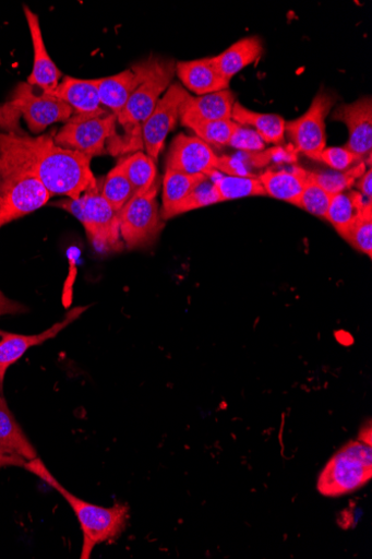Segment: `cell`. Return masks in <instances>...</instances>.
Instances as JSON below:
<instances>
[{"label":"cell","instance_id":"obj_19","mask_svg":"<svg viewBox=\"0 0 372 559\" xmlns=\"http://www.w3.org/2000/svg\"><path fill=\"white\" fill-rule=\"evenodd\" d=\"M64 100L74 116H87L106 110L101 107L95 80L65 76L59 86L49 92Z\"/></svg>","mask_w":372,"mask_h":559},{"label":"cell","instance_id":"obj_17","mask_svg":"<svg viewBox=\"0 0 372 559\" xmlns=\"http://www.w3.org/2000/svg\"><path fill=\"white\" fill-rule=\"evenodd\" d=\"M141 81L139 63L119 74L95 79L100 105L117 118L124 110L132 93Z\"/></svg>","mask_w":372,"mask_h":559},{"label":"cell","instance_id":"obj_35","mask_svg":"<svg viewBox=\"0 0 372 559\" xmlns=\"http://www.w3.org/2000/svg\"><path fill=\"white\" fill-rule=\"evenodd\" d=\"M228 146L241 152H261L265 143L255 131L238 124Z\"/></svg>","mask_w":372,"mask_h":559},{"label":"cell","instance_id":"obj_30","mask_svg":"<svg viewBox=\"0 0 372 559\" xmlns=\"http://www.w3.org/2000/svg\"><path fill=\"white\" fill-rule=\"evenodd\" d=\"M223 202L220 194L211 178L206 177L201 181L194 190L175 207L166 217L167 219L190 213L195 210H201L216 203Z\"/></svg>","mask_w":372,"mask_h":559},{"label":"cell","instance_id":"obj_40","mask_svg":"<svg viewBox=\"0 0 372 559\" xmlns=\"http://www.w3.org/2000/svg\"><path fill=\"white\" fill-rule=\"evenodd\" d=\"M358 192L361 193L365 199L372 201V171L371 168H369L368 171H364V174L357 179V181L353 185Z\"/></svg>","mask_w":372,"mask_h":559},{"label":"cell","instance_id":"obj_6","mask_svg":"<svg viewBox=\"0 0 372 559\" xmlns=\"http://www.w3.org/2000/svg\"><path fill=\"white\" fill-rule=\"evenodd\" d=\"M372 477V449L360 440L343 447L319 476L316 488L326 497H339L365 486Z\"/></svg>","mask_w":372,"mask_h":559},{"label":"cell","instance_id":"obj_27","mask_svg":"<svg viewBox=\"0 0 372 559\" xmlns=\"http://www.w3.org/2000/svg\"><path fill=\"white\" fill-rule=\"evenodd\" d=\"M220 194L221 201L237 200L248 197L267 195L259 178L225 176L216 171L211 177Z\"/></svg>","mask_w":372,"mask_h":559},{"label":"cell","instance_id":"obj_23","mask_svg":"<svg viewBox=\"0 0 372 559\" xmlns=\"http://www.w3.org/2000/svg\"><path fill=\"white\" fill-rule=\"evenodd\" d=\"M231 120L239 126L252 128L265 144H281L285 141L286 121L278 115L257 114L236 102Z\"/></svg>","mask_w":372,"mask_h":559},{"label":"cell","instance_id":"obj_1","mask_svg":"<svg viewBox=\"0 0 372 559\" xmlns=\"http://www.w3.org/2000/svg\"><path fill=\"white\" fill-rule=\"evenodd\" d=\"M34 138L0 132V228L46 205L51 194L33 168Z\"/></svg>","mask_w":372,"mask_h":559},{"label":"cell","instance_id":"obj_25","mask_svg":"<svg viewBox=\"0 0 372 559\" xmlns=\"http://www.w3.org/2000/svg\"><path fill=\"white\" fill-rule=\"evenodd\" d=\"M205 176H191L172 169H167L164 178L161 216L166 221L168 214L179 205L194 188L205 179Z\"/></svg>","mask_w":372,"mask_h":559},{"label":"cell","instance_id":"obj_22","mask_svg":"<svg viewBox=\"0 0 372 559\" xmlns=\"http://www.w3.org/2000/svg\"><path fill=\"white\" fill-rule=\"evenodd\" d=\"M372 206V201L353 190L333 195L326 219L346 239L362 213Z\"/></svg>","mask_w":372,"mask_h":559},{"label":"cell","instance_id":"obj_3","mask_svg":"<svg viewBox=\"0 0 372 559\" xmlns=\"http://www.w3.org/2000/svg\"><path fill=\"white\" fill-rule=\"evenodd\" d=\"M24 468L59 491L72 507L83 532L82 559L91 558L98 544L118 539L124 532L129 520L127 504L117 503L113 507L105 508L82 500L65 489L37 456L35 460L26 462Z\"/></svg>","mask_w":372,"mask_h":559},{"label":"cell","instance_id":"obj_5","mask_svg":"<svg viewBox=\"0 0 372 559\" xmlns=\"http://www.w3.org/2000/svg\"><path fill=\"white\" fill-rule=\"evenodd\" d=\"M55 206L68 212L83 225L97 252L110 253L123 249L119 212L103 198L100 183L81 198L60 200Z\"/></svg>","mask_w":372,"mask_h":559},{"label":"cell","instance_id":"obj_31","mask_svg":"<svg viewBox=\"0 0 372 559\" xmlns=\"http://www.w3.org/2000/svg\"><path fill=\"white\" fill-rule=\"evenodd\" d=\"M238 124L232 120L195 122L187 128L194 131L197 138L203 140L209 146L225 147L237 129Z\"/></svg>","mask_w":372,"mask_h":559},{"label":"cell","instance_id":"obj_39","mask_svg":"<svg viewBox=\"0 0 372 559\" xmlns=\"http://www.w3.org/2000/svg\"><path fill=\"white\" fill-rule=\"evenodd\" d=\"M26 312L25 307L17 301L8 298L0 290V316H14Z\"/></svg>","mask_w":372,"mask_h":559},{"label":"cell","instance_id":"obj_4","mask_svg":"<svg viewBox=\"0 0 372 559\" xmlns=\"http://www.w3.org/2000/svg\"><path fill=\"white\" fill-rule=\"evenodd\" d=\"M139 66L141 81L118 117V122L127 132L121 155L143 146L142 126L155 109L159 98L170 87L176 75L177 63L173 60L151 57Z\"/></svg>","mask_w":372,"mask_h":559},{"label":"cell","instance_id":"obj_18","mask_svg":"<svg viewBox=\"0 0 372 559\" xmlns=\"http://www.w3.org/2000/svg\"><path fill=\"white\" fill-rule=\"evenodd\" d=\"M176 74L183 86L197 96L229 90L230 86V82L212 64L211 58L178 62Z\"/></svg>","mask_w":372,"mask_h":559},{"label":"cell","instance_id":"obj_20","mask_svg":"<svg viewBox=\"0 0 372 559\" xmlns=\"http://www.w3.org/2000/svg\"><path fill=\"white\" fill-rule=\"evenodd\" d=\"M263 53V44L260 37H245L225 50L217 57H212V64L227 81L231 80L247 67L260 60Z\"/></svg>","mask_w":372,"mask_h":559},{"label":"cell","instance_id":"obj_41","mask_svg":"<svg viewBox=\"0 0 372 559\" xmlns=\"http://www.w3.org/2000/svg\"><path fill=\"white\" fill-rule=\"evenodd\" d=\"M3 333H4V332H3L2 330H0V337H2Z\"/></svg>","mask_w":372,"mask_h":559},{"label":"cell","instance_id":"obj_26","mask_svg":"<svg viewBox=\"0 0 372 559\" xmlns=\"http://www.w3.org/2000/svg\"><path fill=\"white\" fill-rule=\"evenodd\" d=\"M119 164L129 179L134 194L148 191L158 179L155 162L143 152H135Z\"/></svg>","mask_w":372,"mask_h":559},{"label":"cell","instance_id":"obj_14","mask_svg":"<svg viewBox=\"0 0 372 559\" xmlns=\"http://www.w3.org/2000/svg\"><path fill=\"white\" fill-rule=\"evenodd\" d=\"M88 307H77L68 312L65 318L50 329L36 335H21L4 332L0 337V391L3 390L8 370L16 364L33 346L40 345L57 337L63 330L77 321Z\"/></svg>","mask_w":372,"mask_h":559},{"label":"cell","instance_id":"obj_12","mask_svg":"<svg viewBox=\"0 0 372 559\" xmlns=\"http://www.w3.org/2000/svg\"><path fill=\"white\" fill-rule=\"evenodd\" d=\"M333 119L345 123L349 140L346 147L352 152L358 164L371 167L372 155V99L363 96L350 105L338 107Z\"/></svg>","mask_w":372,"mask_h":559},{"label":"cell","instance_id":"obj_16","mask_svg":"<svg viewBox=\"0 0 372 559\" xmlns=\"http://www.w3.org/2000/svg\"><path fill=\"white\" fill-rule=\"evenodd\" d=\"M24 13L34 48L33 71L27 83L41 92L49 93L59 86L63 73L47 52L38 16L27 7H24Z\"/></svg>","mask_w":372,"mask_h":559},{"label":"cell","instance_id":"obj_36","mask_svg":"<svg viewBox=\"0 0 372 559\" xmlns=\"http://www.w3.org/2000/svg\"><path fill=\"white\" fill-rule=\"evenodd\" d=\"M251 168L239 155L219 157L217 170L225 176L256 178Z\"/></svg>","mask_w":372,"mask_h":559},{"label":"cell","instance_id":"obj_11","mask_svg":"<svg viewBox=\"0 0 372 559\" xmlns=\"http://www.w3.org/2000/svg\"><path fill=\"white\" fill-rule=\"evenodd\" d=\"M189 94L179 83L171 84L142 126L143 146L155 163L180 119V108Z\"/></svg>","mask_w":372,"mask_h":559},{"label":"cell","instance_id":"obj_29","mask_svg":"<svg viewBox=\"0 0 372 559\" xmlns=\"http://www.w3.org/2000/svg\"><path fill=\"white\" fill-rule=\"evenodd\" d=\"M100 193L110 205L120 212L134 195V190L120 164L105 177Z\"/></svg>","mask_w":372,"mask_h":559},{"label":"cell","instance_id":"obj_33","mask_svg":"<svg viewBox=\"0 0 372 559\" xmlns=\"http://www.w3.org/2000/svg\"><path fill=\"white\" fill-rule=\"evenodd\" d=\"M346 240L370 259L372 257V206L368 207L349 231Z\"/></svg>","mask_w":372,"mask_h":559},{"label":"cell","instance_id":"obj_15","mask_svg":"<svg viewBox=\"0 0 372 559\" xmlns=\"http://www.w3.org/2000/svg\"><path fill=\"white\" fill-rule=\"evenodd\" d=\"M236 95L224 90L201 96L189 94L180 108V120L184 127L195 122L231 120Z\"/></svg>","mask_w":372,"mask_h":559},{"label":"cell","instance_id":"obj_2","mask_svg":"<svg viewBox=\"0 0 372 559\" xmlns=\"http://www.w3.org/2000/svg\"><path fill=\"white\" fill-rule=\"evenodd\" d=\"M55 134L34 138V173L51 195L76 200L99 186L91 168L92 158L59 146Z\"/></svg>","mask_w":372,"mask_h":559},{"label":"cell","instance_id":"obj_7","mask_svg":"<svg viewBox=\"0 0 372 559\" xmlns=\"http://www.w3.org/2000/svg\"><path fill=\"white\" fill-rule=\"evenodd\" d=\"M118 118L110 111L74 116L55 134L59 146L81 152L93 158L108 154L106 141L116 140ZM110 143V144H111Z\"/></svg>","mask_w":372,"mask_h":559},{"label":"cell","instance_id":"obj_10","mask_svg":"<svg viewBox=\"0 0 372 559\" xmlns=\"http://www.w3.org/2000/svg\"><path fill=\"white\" fill-rule=\"evenodd\" d=\"M9 102L34 134L45 131L55 123H67L74 115L64 100L50 93L38 92L27 82L20 83L14 88Z\"/></svg>","mask_w":372,"mask_h":559},{"label":"cell","instance_id":"obj_38","mask_svg":"<svg viewBox=\"0 0 372 559\" xmlns=\"http://www.w3.org/2000/svg\"><path fill=\"white\" fill-rule=\"evenodd\" d=\"M26 461L21 455L8 450L0 444V468L4 467H24Z\"/></svg>","mask_w":372,"mask_h":559},{"label":"cell","instance_id":"obj_9","mask_svg":"<svg viewBox=\"0 0 372 559\" xmlns=\"http://www.w3.org/2000/svg\"><path fill=\"white\" fill-rule=\"evenodd\" d=\"M336 100V95L322 90L302 117L286 122V133L295 148L312 160L321 162L323 151L327 147L326 119Z\"/></svg>","mask_w":372,"mask_h":559},{"label":"cell","instance_id":"obj_24","mask_svg":"<svg viewBox=\"0 0 372 559\" xmlns=\"http://www.w3.org/2000/svg\"><path fill=\"white\" fill-rule=\"evenodd\" d=\"M0 444L21 455L26 462L33 461L37 456L35 448L10 411L2 391H0Z\"/></svg>","mask_w":372,"mask_h":559},{"label":"cell","instance_id":"obj_37","mask_svg":"<svg viewBox=\"0 0 372 559\" xmlns=\"http://www.w3.org/2000/svg\"><path fill=\"white\" fill-rule=\"evenodd\" d=\"M21 119L20 112L10 102L0 106V132L24 134L21 127Z\"/></svg>","mask_w":372,"mask_h":559},{"label":"cell","instance_id":"obj_13","mask_svg":"<svg viewBox=\"0 0 372 559\" xmlns=\"http://www.w3.org/2000/svg\"><path fill=\"white\" fill-rule=\"evenodd\" d=\"M218 160L214 148L203 140L181 133L171 144L167 169L191 176L211 177L218 171Z\"/></svg>","mask_w":372,"mask_h":559},{"label":"cell","instance_id":"obj_32","mask_svg":"<svg viewBox=\"0 0 372 559\" xmlns=\"http://www.w3.org/2000/svg\"><path fill=\"white\" fill-rule=\"evenodd\" d=\"M333 195L319 187L314 182L308 180L303 192L297 203V207L308 212L309 214L319 217H327Z\"/></svg>","mask_w":372,"mask_h":559},{"label":"cell","instance_id":"obj_8","mask_svg":"<svg viewBox=\"0 0 372 559\" xmlns=\"http://www.w3.org/2000/svg\"><path fill=\"white\" fill-rule=\"evenodd\" d=\"M159 185L158 178L148 191L134 194L119 212L121 238L130 249L153 243L165 227L157 202Z\"/></svg>","mask_w":372,"mask_h":559},{"label":"cell","instance_id":"obj_34","mask_svg":"<svg viewBox=\"0 0 372 559\" xmlns=\"http://www.w3.org/2000/svg\"><path fill=\"white\" fill-rule=\"evenodd\" d=\"M321 162L334 171L344 173L359 165L352 152L346 146H329L323 151Z\"/></svg>","mask_w":372,"mask_h":559},{"label":"cell","instance_id":"obj_28","mask_svg":"<svg viewBox=\"0 0 372 559\" xmlns=\"http://www.w3.org/2000/svg\"><path fill=\"white\" fill-rule=\"evenodd\" d=\"M365 171V165L359 164L351 169L339 171H308V180L322 187L332 195L346 192L351 189L358 178Z\"/></svg>","mask_w":372,"mask_h":559},{"label":"cell","instance_id":"obj_21","mask_svg":"<svg viewBox=\"0 0 372 559\" xmlns=\"http://www.w3.org/2000/svg\"><path fill=\"white\" fill-rule=\"evenodd\" d=\"M257 178L265 194L297 206L308 182V171L295 166L289 169L267 170Z\"/></svg>","mask_w":372,"mask_h":559}]
</instances>
